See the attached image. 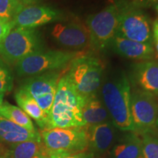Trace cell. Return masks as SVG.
<instances>
[{"instance_id": "12", "label": "cell", "mask_w": 158, "mask_h": 158, "mask_svg": "<svg viewBox=\"0 0 158 158\" xmlns=\"http://www.w3.org/2000/svg\"><path fill=\"white\" fill-rule=\"evenodd\" d=\"M62 12L45 5H27L20 10L13 21V28L36 29L48 23L60 21Z\"/></svg>"}, {"instance_id": "24", "label": "cell", "mask_w": 158, "mask_h": 158, "mask_svg": "<svg viewBox=\"0 0 158 158\" xmlns=\"http://www.w3.org/2000/svg\"><path fill=\"white\" fill-rule=\"evenodd\" d=\"M13 86V74L9 65L0 57V93L10 92Z\"/></svg>"}, {"instance_id": "34", "label": "cell", "mask_w": 158, "mask_h": 158, "mask_svg": "<svg viewBox=\"0 0 158 158\" xmlns=\"http://www.w3.org/2000/svg\"><path fill=\"white\" fill-rule=\"evenodd\" d=\"M45 158H51L50 157H49V155L48 156H47V157H45Z\"/></svg>"}, {"instance_id": "29", "label": "cell", "mask_w": 158, "mask_h": 158, "mask_svg": "<svg viewBox=\"0 0 158 158\" xmlns=\"http://www.w3.org/2000/svg\"><path fill=\"white\" fill-rule=\"evenodd\" d=\"M20 3L22 4L23 5L27 6V5H31L35 2H36L37 0H18Z\"/></svg>"}, {"instance_id": "7", "label": "cell", "mask_w": 158, "mask_h": 158, "mask_svg": "<svg viewBox=\"0 0 158 158\" xmlns=\"http://www.w3.org/2000/svg\"><path fill=\"white\" fill-rule=\"evenodd\" d=\"M119 16L118 2L107 6L98 13L88 15L85 23L89 31L92 48L100 51L108 47L117 32Z\"/></svg>"}, {"instance_id": "16", "label": "cell", "mask_w": 158, "mask_h": 158, "mask_svg": "<svg viewBox=\"0 0 158 158\" xmlns=\"http://www.w3.org/2000/svg\"><path fill=\"white\" fill-rule=\"evenodd\" d=\"M41 139L38 132L29 131L0 115V143L12 145L29 141H42Z\"/></svg>"}, {"instance_id": "10", "label": "cell", "mask_w": 158, "mask_h": 158, "mask_svg": "<svg viewBox=\"0 0 158 158\" xmlns=\"http://www.w3.org/2000/svg\"><path fill=\"white\" fill-rule=\"evenodd\" d=\"M62 73L60 70H56L31 76L25 80L21 86L35 99L48 116L54 102L57 85L62 76Z\"/></svg>"}, {"instance_id": "15", "label": "cell", "mask_w": 158, "mask_h": 158, "mask_svg": "<svg viewBox=\"0 0 158 158\" xmlns=\"http://www.w3.org/2000/svg\"><path fill=\"white\" fill-rule=\"evenodd\" d=\"M87 129L89 147L92 153L101 155L109 149L115 136V126L112 122H104L92 126H86Z\"/></svg>"}, {"instance_id": "28", "label": "cell", "mask_w": 158, "mask_h": 158, "mask_svg": "<svg viewBox=\"0 0 158 158\" xmlns=\"http://www.w3.org/2000/svg\"><path fill=\"white\" fill-rule=\"evenodd\" d=\"M153 44L158 45V19H156L152 24Z\"/></svg>"}, {"instance_id": "11", "label": "cell", "mask_w": 158, "mask_h": 158, "mask_svg": "<svg viewBox=\"0 0 158 158\" xmlns=\"http://www.w3.org/2000/svg\"><path fill=\"white\" fill-rule=\"evenodd\" d=\"M51 35L57 44L73 51H86L91 47L89 31L86 23L79 20L56 23Z\"/></svg>"}, {"instance_id": "5", "label": "cell", "mask_w": 158, "mask_h": 158, "mask_svg": "<svg viewBox=\"0 0 158 158\" xmlns=\"http://www.w3.org/2000/svg\"><path fill=\"white\" fill-rule=\"evenodd\" d=\"M44 43L36 29L15 27L0 44V57L8 65L15 64L31 54L43 50Z\"/></svg>"}, {"instance_id": "31", "label": "cell", "mask_w": 158, "mask_h": 158, "mask_svg": "<svg viewBox=\"0 0 158 158\" xmlns=\"http://www.w3.org/2000/svg\"><path fill=\"white\" fill-rule=\"evenodd\" d=\"M154 7H155V11H156V13H157V15H158V2H157L155 4V5L153 6Z\"/></svg>"}, {"instance_id": "1", "label": "cell", "mask_w": 158, "mask_h": 158, "mask_svg": "<svg viewBox=\"0 0 158 158\" xmlns=\"http://www.w3.org/2000/svg\"><path fill=\"white\" fill-rule=\"evenodd\" d=\"M100 93L112 123L124 132H135L130 111L131 87L128 76L120 69L105 71Z\"/></svg>"}, {"instance_id": "22", "label": "cell", "mask_w": 158, "mask_h": 158, "mask_svg": "<svg viewBox=\"0 0 158 158\" xmlns=\"http://www.w3.org/2000/svg\"><path fill=\"white\" fill-rule=\"evenodd\" d=\"M24 5L18 0H0V19L5 22L13 23L18 13Z\"/></svg>"}, {"instance_id": "27", "label": "cell", "mask_w": 158, "mask_h": 158, "mask_svg": "<svg viewBox=\"0 0 158 158\" xmlns=\"http://www.w3.org/2000/svg\"><path fill=\"white\" fill-rule=\"evenodd\" d=\"M13 28V23L5 22L3 20L0 19V44Z\"/></svg>"}, {"instance_id": "35", "label": "cell", "mask_w": 158, "mask_h": 158, "mask_svg": "<svg viewBox=\"0 0 158 158\" xmlns=\"http://www.w3.org/2000/svg\"><path fill=\"white\" fill-rule=\"evenodd\" d=\"M140 158H143V157H140Z\"/></svg>"}, {"instance_id": "13", "label": "cell", "mask_w": 158, "mask_h": 158, "mask_svg": "<svg viewBox=\"0 0 158 158\" xmlns=\"http://www.w3.org/2000/svg\"><path fill=\"white\" fill-rule=\"evenodd\" d=\"M128 78L134 89L158 96V62L147 60L133 64Z\"/></svg>"}, {"instance_id": "3", "label": "cell", "mask_w": 158, "mask_h": 158, "mask_svg": "<svg viewBox=\"0 0 158 158\" xmlns=\"http://www.w3.org/2000/svg\"><path fill=\"white\" fill-rule=\"evenodd\" d=\"M68 68L65 73L85 100L98 94L105 72L100 59L86 54L73 59Z\"/></svg>"}, {"instance_id": "33", "label": "cell", "mask_w": 158, "mask_h": 158, "mask_svg": "<svg viewBox=\"0 0 158 158\" xmlns=\"http://www.w3.org/2000/svg\"><path fill=\"white\" fill-rule=\"evenodd\" d=\"M0 158H5L3 157V156H0Z\"/></svg>"}, {"instance_id": "25", "label": "cell", "mask_w": 158, "mask_h": 158, "mask_svg": "<svg viewBox=\"0 0 158 158\" xmlns=\"http://www.w3.org/2000/svg\"><path fill=\"white\" fill-rule=\"evenodd\" d=\"M49 157L51 158H94V156L92 152H48Z\"/></svg>"}, {"instance_id": "9", "label": "cell", "mask_w": 158, "mask_h": 158, "mask_svg": "<svg viewBox=\"0 0 158 158\" xmlns=\"http://www.w3.org/2000/svg\"><path fill=\"white\" fill-rule=\"evenodd\" d=\"M130 111L135 132L143 134L154 131L157 126V96L134 89L130 96Z\"/></svg>"}, {"instance_id": "18", "label": "cell", "mask_w": 158, "mask_h": 158, "mask_svg": "<svg viewBox=\"0 0 158 158\" xmlns=\"http://www.w3.org/2000/svg\"><path fill=\"white\" fill-rule=\"evenodd\" d=\"M15 101L26 114L36 121L37 124L43 130L48 127V116L41 109L32 97L20 87L15 94Z\"/></svg>"}, {"instance_id": "6", "label": "cell", "mask_w": 158, "mask_h": 158, "mask_svg": "<svg viewBox=\"0 0 158 158\" xmlns=\"http://www.w3.org/2000/svg\"><path fill=\"white\" fill-rule=\"evenodd\" d=\"M120 16L116 35L139 43L153 44L152 27L147 13L127 0H118Z\"/></svg>"}, {"instance_id": "21", "label": "cell", "mask_w": 158, "mask_h": 158, "mask_svg": "<svg viewBox=\"0 0 158 158\" xmlns=\"http://www.w3.org/2000/svg\"><path fill=\"white\" fill-rule=\"evenodd\" d=\"M0 115L7 118L14 123L26 128L33 133H37L31 118L23 110L17 106L10 104L8 102H2L0 106Z\"/></svg>"}, {"instance_id": "26", "label": "cell", "mask_w": 158, "mask_h": 158, "mask_svg": "<svg viewBox=\"0 0 158 158\" xmlns=\"http://www.w3.org/2000/svg\"><path fill=\"white\" fill-rule=\"evenodd\" d=\"M130 5L138 8H146L154 6L158 2V0H127Z\"/></svg>"}, {"instance_id": "2", "label": "cell", "mask_w": 158, "mask_h": 158, "mask_svg": "<svg viewBox=\"0 0 158 158\" xmlns=\"http://www.w3.org/2000/svg\"><path fill=\"white\" fill-rule=\"evenodd\" d=\"M84 103L85 99L77 92L64 73L57 85L56 94L48 115L47 129L85 126L82 117Z\"/></svg>"}, {"instance_id": "8", "label": "cell", "mask_w": 158, "mask_h": 158, "mask_svg": "<svg viewBox=\"0 0 158 158\" xmlns=\"http://www.w3.org/2000/svg\"><path fill=\"white\" fill-rule=\"evenodd\" d=\"M40 135L45 147L50 152H82L89 148L86 126L49 128L43 130Z\"/></svg>"}, {"instance_id": "20", "label": "cell", "mask_w": 158, "mask_h": 158, "mask_svg": "<svg viewBox=\"0 0 158 158\" xmlns=\"http://www.w3.org/2000/svg\"><path fill=\"white\" fill-rule=\"evenodd\" d=\"M82 117L85 126H92L109 122L110 115L98 94L86 99L82 108Z\"/></svg>"}, {"instance_id": "19", "label": "cell", "mask_w": 158, "mask_h": 158, "mask_svg": "<svg viewBox=\"0 0 158 158\" xmlns=\"http://www.w3.org/2000/svg\"><path fill=\"white\" fill-rule=\"evenodd\" d=\"M142 155V139L135 132L126 134L112 149L111 158H140Z\"/></svg>"}, {"instance_id": "30", "label": "cell", "mask_w": 158, "mask_h": 158, "mask_svg": "<svg viewBox=\"0 0 158 158\" xmlns=\"http://www.w3.org/2000/svg\"><path fill=\"white\" fill-rule=\"evenodd\" d=\"M3 98H4V94L0 93V106H1V105L2 104L3 102Z\"/></svg>"}, {"instance_id": "14", "label": "cell", "mask_w": 158, "mask_h": 158, "mask_svg": "<svg viewBox=\"0 0 158 158\" xmlns=\"http://www.w3.org/2000/svg\"><path fill=\"white\" fill-rule=\"evenodd\" d=\"M108 47L124 58L134 60H151L155 55L154 44L139 43L116 35Z\"/></svg>"}, {"instance_id": "23", "label": "cell", "mask_w": 158, "mask_h": 158, "mask_svg": "<svg viewBox=\"0 0 158 158\" xmlns=\"http://www.w3.org/2000/svg\"><path fill=\"white\" fill-rule=\"evenodd\" d=\"M142 155L143 158H158V135L154 131L142 134Z\"/></svg>"}, {"instance_id": "17", "label": "cell", "mask_w": 158, "mask_h": 158, "mask_svg": "<svg viewBox=\"0 0 158 158\" xmlns=\"http://www.w3.org/2000/svg\"><path fill=\"white\" fill-rule=\"evenodd\" d=\"M48 150L42 141H29L10 145L5 158H45Z\"/></svg>"}, {"instance_id": "32", "label": "cell", "mask_w": 158, "mask_h": 158, "mask_svg": "<svg viewBox=\"0 0 158 158\" xmlns=\"http://www.w3.org/2000/svg\"><path fill=\"white\" fill-rule=\"evenodd\" d=\"M157 127H158V115H157Z\"/></svg>"}, {"instance_id": "4", "label": "cell", "mask_w": 158, "mask_h": 158, "mask_svg": "<svg viewBox=\"0 0 158 158\" xmlns=\"http://www.w3.org/2000/svg\"><path fill=\"white\" fill-rule=\"evenodd\" d=\"M86 54V51L42 50L26 56L15 64L20 77L36 75L64 69L73 59Z\"/></svg>"}]
</instances>
